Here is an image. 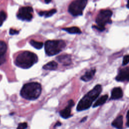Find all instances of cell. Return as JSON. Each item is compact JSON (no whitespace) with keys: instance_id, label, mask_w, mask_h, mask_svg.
I'll list each match as a JSON object with an SVG mask.
<instances>
[{"instance_id":"7c38bea8","label":"cell","mask_w":129,"mask_h":129,"mask_svg":"<svg viewBox=\"0 0 129 129\" xmlns=\"http://www.w3.org/2000/svg\"><path fill=\"white\" fill-rule=\"evenodd\" d=\"M123 96L122 90L120 87L114 88L111 91L110 99L116 100L121 98Z\"/></svg>"},{"instance_id":"5b68a950","label":"cell","mask_w":129,"mask_h":129,"mask_svg":"<svg viewBox=\"0 0 129 129\" xmlns=\"http://www.w3.org/2000/svg\"><path fill=\"white\" fill-rule=\"evenodd\" d=\"M112 15V12L110 10H106L101 11L96 19L97 26H93V27L97 29L99 31H103L105 29V25L107 23H111V17Z\"/></svg>"},{"instance_id":"484cf974","label":"cell","mask_w":129,"mask_h":129,"mask_svg":"<svg viewBox=\"0 0 129 129\" xmlns=\"http://www.w3.org/2000/svg\"><path fill=\"white\" fill-rule=\"evenodd\" d=\"M51 1V0H44V2H45V3H46V4L49 3Z\"/></svg>"},{"instance_id":"277c9868","label":"cell","mask_w":129,"mask_h":129,"mask_svg":"<svg viewBox=\"0 0 129 129\" xmlns=\"http://www.w3.org/2000/svg\"><path fill=\"white\" fill-rule=\"evenodd\" d=\"M66 46V43L62 40H47L44 44L45 51L48 56H52L59 53Z\"/></svg>"},{"instance_id":"8992f818","label":"cell","mask_w":129,"mask_h":129,"mask_svg":"<svg viewBox=\"0 0 129 129\" xmlns=\"http://www.w3.org/2000/svg\"><path fill=\"white\" fill-rule=\"evenodd\" d=\"M88 0H75L69 6L68 11L74 16L82 15Z\"/></svg>"},{"instance_id":"44dd1931","label":"cell","mask_w":129,"mask_h":129,"mask_svg":"<svg viewBox=\"0 0 129 129\" xmlns=\"http://www.w3.org/2000/svg\"><path fill=\"white\" fill-rule=\"evenodd\" d=\"M27 127V123L26 122H22L20 123L17 129H26Z\"/></svg>"},{"instance_id":"7402d4cb","label":"cell","mask_w":129,"mask_h":129,"mask_svg":"<svg viewBox=\"0 0 129 129\" xmlns=\"http://www.w3.org/2000/svg\"><path fill=\"white\" fill-rule=\"evenodd\" d=\"M129 63V55H126L123 56V61H122V65L124 66Z\"/></svg>"},{"instance_id":"ac0fdd59","label":"cell","mask_w":129,"mask_h":129,"mask_svg":"<svg viewBox=\"0 0 129 129\" xmlns=\"http://www.w3.org/2000/svg\"><path fill=\"white\" fill-rule=\"evenodd\" d=\"M56 12V9H52L49 11H41L39 12L38 14L40 16H44L45 18H48L49 17L51 16H52L53 14H54Z\"/></svg>"},{"instance_id":"2e32d148","label":"cell","mask_w":129,"mask_h":129,"mask_svg":"<svg viewBox=\"0 0 129 129\" xmlns=\"http://www.w3.org/2000/svg\"><path fill=\"white\" fill-rule=\"evenodd\" d=\"M62 30L66 31L70 34H80L82 32L79 28L75 26L62 28Z\"/></svg>"},{"instance_id":"ba28073f","label":"cell","mask_w":129,"mask_h":129,"mask_svg":"<svg viewBox=\"0 0 129 129\" xmlns=\"http://www.w3.org/2000/svg\"><path fill=\"white\" fill-rule=\"evenodd\" d=\"M115 79L119 82L129 81V67L120 70L116 77Z\"/></svg>"},{"instance_id":"3957f363","label":"cell","mask_w":129,"mask_h":129,"mask_svg":"<svg viewBox=\"0 0 129 129\" xmlns=\"http://www.w3.org/2000/svg\"><path fill=\"white\" fill-rule=\"evenodd\" d=\"M37 61L38 57L36 54L29 51H24L17 55L15 60V63L21 68L28 69L36 63Z\"/></svg>"},{"instance_id":"cb8c5ba5","label":"cell","mask_w":129,"mask_h":129,"mask_svg":"<svg viewBox=\"0 0 129 129\" xmlns=\"http://www.w3.org/2000/svg\"><path fill=\"white\" fill-rule=\"evenodd\" d=\"M126 125L129 126V110L127 111L126 114Z\"/></svg>"},{"instance_id":"4fadbf2b","label":"cell","mask_w":129,"mask_h":129,"mask_svg":"<svg viewBox=\"0 0 129 129\" xmlns=\"http://www.w3.org/2000/svg\"><path fill=\"white\" fill-rule=\"evenodd\" d=\"M96 73V70L92 69L87 71L85 74L82 76L81 78V79L85 82H87L91 80L94 77Z\"/></svg>"},{"instance_id":"9a60e30c","label":"cell","mask_w":129,"mask_h":129,"mask_svg":"<svg viewBox=\"0 0 129 129\" xmlns=\"http://www.w3.org/2000/svg\"><path fill=\"white\" fill-rule=\"evenodd\" d=\"M57 68V63L54 61H51L43 66V69L46 70H54Z\"/></svg>"},{"instance_id":"52a82bcc","label":"cell","mask_w":129,"mask_h":129,"mask_svg":"<svg viewBox=\"0 0 129 129\" xmlns=\"http://www.w3.org/2000/svg\"><path fill=\"white\" fill-rule=\"evenodd\" d=\"M33 10L31 7L26 6L21 7L17 14L18 19L26 21H30L33 18L32 12Z\"/></svg>"},{"instance_id":"8fae6325","label":"cell","mask_w":129,"mask_h":129,"mask_svg":"<svg viewBox=\"0 0 129 129\" xmlns=\"http://www.w3.org/2000/svg\"><path fill=\"white\" fill-rule=\"evenodd\" d=\"M57 60L64 66H68L71 63V56L68 54H64L56 57Z\"/></svg>"},{"instance_id":"9c48e42d","label":"cell","mask_w":129,"mask_h":129,"mask_svg":"<svg viewBox=\"0 0 129 129\" xmlns=\"http://www.w3.org/2000/svg\"><path fill=\"white\" fill-rule=\"evenodd\" d=\"M75 103L73 100H70L68 102V105L59 112L60 115L63 118H68L71 116V108L74 105Z\"/></svg>"},{"instance_id":"7a4b0ae2","label":"cell","mask_w":129,"mask_h":129,"mask_svg":"<svg viewBox=\"0 0 129 129\" xmlns=\"http://www.w3.org/2000/svg\"><path fill=\"white\" fill-rule=\"evenodd\" d=\"M41 86L37 82H31L25 84L20 91L21 96L29 100L37 99L41 93Z\"/></svg>"},{"instance_id":"4316f807","label":"cell","mask_w":129,"mask_h":129,"mask_svg":"<svg viewBox=\"0 0 129 129\" xmlns=\"http://www.w3.org/2000/svg\"><path fill=\"white\" fill-rule=\"evenodd\" d=\"M86 118H87V116H86V117H84L82 120H81V122H82V121H84V120H85L86 119Z\"/></svg>"},{"instance_id":"6da1fadb","label":"cell","mask_w":129,"mask_h":129,"mask_svg":"<svg viewBox=\"0 0 129 129\" xmlns=\"http://www.w3.org/2000/svg\"><path fill=\"white\" fill-rule=\"evenodd\" d=\"M102 91V86L100 85H96L91 90L88 92L79 101L77 107L79 111L88 109L93 102L96 100Z\"/></svg>"},{"instance_id":"d4e9b609","label":"cell","mask_w":129,"mask_h":129,"mask_svg":"<svg viewBox=\"0 0 129 129\" xmlns=\"http://www.w3.org/2000/svg\"><path fill=\"white\" fill-rule=\"evenodd\" d=\"M61 124V123L59 121H58V122H57L55 123V125H54V127H56V126H60Z\"/></svg>"},{"instance_id":"e0dca14e","label":"cell","mask_w":129,"mask_h":129,"mask_svg":"<svg viewBox=\"0 0 129 129\" xmlns=\"http://www.w3.org/2000/svg\"><path fill=\"white\" fill-rule=\"evenodd\" d=\"M108 96L107 94L102 96L98 100H97V101L94 104L93 107H97L98 106H100V105H101L103 104L106 101L107 99H108Z\"/></svg>"},{"instance_id":"30bf717a","label":"cell","mask_w":129,"mask_h":129,"mask_svg":"<svg viewBox=\"0 0 129 129\" xmlns=\"http://www.w3.org/2000/svg\"><path fill=\"white\" fill-rule=\"evenodd\" d=\"M7 50L6 43L3 41H0V66L6 61V53Z\"/></svg>"},{"instance_id":"d6986e66","label":"cell","mask_w":129,"mask_h":129,"mask_svg":"<svg viewBox=\"0 0 129 129\" xmlns=\"http://www.w3.org/2000/svg\"><path fill=\"white\" fill-rule=\"evenodd\" d=\"M30 43L32 46H33L34 48H35L37 49H40L42 48L43 46V43L42 42L37 41L34 40H30Z\"/></svg>"},{"instance_id":"83f0119b","label":"cell","mask_w":129,"mask_h":129,"mask_svg":"<svg viewBox=\"0 0 129 129\" xmlns=\"http://www.w3.org/2000/svg\"><path fill=\"white\" fill-rule=\"evenodd\" d=\"M126 7L129 8V0H127V5H126Z\"/></svg>"},{"instance_id":"5bb4252c","label":"cell","mask_w":129,"mask_h":129,"mask_svg":"<svg viewBox=\"0 0 129 129\" xmlns=\"http://www.w3.org/2000/svg\"><path fill=\"white\" fill-rule=\"evenodd\" d=\"M112 125L117 129L123 128V116L119 115L112 122Z\"/></svg>"},{"instance_id":"603a6c76","label":"cell","mask_w":129,"mask_h":129,"mask_svg":"<svg viewBox=\"0 0 129 129\" xmlns=\"http://www.w3.org/2000/svg\"><path fill=\"white\" fill-rule=\"evenodd\" d=\"M19 31H17L15 29H10V31H9V33L10 35H15V34H17L19 33Z\"/></svg>"},{"instance_id":"ffe728a7","label":"cell","mask_w":129,"mask_h":129,"mask_svg":"<svg viewBox=\"0 0 129 129\" xmlns=\"http://www.w3.org/2000/svg\"><path fill=\"white\" fill-rule=\"evenodd\" d=\"M7 17V15L6 13L3 11H0V27L3 24V22L5 21Z\"/></svg>"}]
</instances>
